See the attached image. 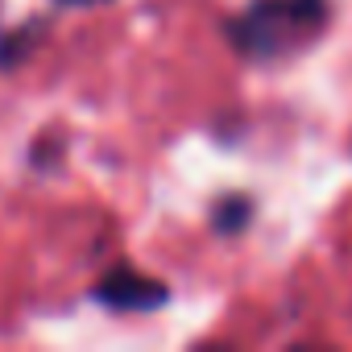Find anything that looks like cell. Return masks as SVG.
<instances>
[{
	"mask_svg": "<svg viewBox=\"0 0 352 352\" xmlns=\"http://www.w3.org/2000/svg\"><path fill=\"white\" fill-rule=\"evenodd\" d=\"M327 0H253L228 21V42L245 58H282L327 30Z\"/></svg>",
	"mask_w": 352,
	"mask_h": 352,
	"instance_id": "6da1fadb",
	"label": "cell"
},
{
	"mask_svg": "<svg viewBox=\"0 0 352 352\" xmlns=\"http://www.w3.org/2000/svg\"><path fill=\"white\" fill-rule=\"evenodd\" d=\"M91 302H100L112 315H149L170 302V286L149 274H137L133 265H112L96 278Z\"/></svg>",
	"mask_w": 352,
	"mask_h": 352,
	"instance_id": "7a4b0ae2",
	"label": "cell"
},
{
	"mask_svg": "<svg viewBox=\"0 0 352 352\" xmlns=\"http://www.w3.org/2000/svg\"><path fill=\"white\" fill-rule=\"evenodd\" d=\"M46 34H50L46 13H38V17H30L13 30H0V71H17L21 63H30L38 54V46L46 42Z\"/></svg>",
	"mask_w": 352,
	"mask_h": 352,
	"instance_id": "3957f363",
	"label": "cell"
},
{
	"mask_svg": "<svg viewBox=\"0 0 352 352\" xmlns=\"http://www.w3.org/2000/svg\"><path fill=\"white\" fill-rule=\"evenodd\" d=\"M249 216H253V204H249L245 195H224V199H216V208H212V228L224 232V236H232V232H241V228L249 224Z\"/></svg>",
	"mask_w": 352,
	"mask_h": 352,
	"instance_id": "277c9868",
	"label": "cell"
},
{
	"mask_svg": "<svg viewBox=\"0 0 352 352\" xmlns=\"http://www.w3.org/2000/svg\"><path fill=\"white\" fill-rule=\"evenodd\" d=\"M54 9H100V5H112V0H50Z\"/></svg>",
	"mask_w": 352,
	"mask_h": 352,
	"instance_id": "5b68a950",
	"label": "cell"
}]
</instances>
